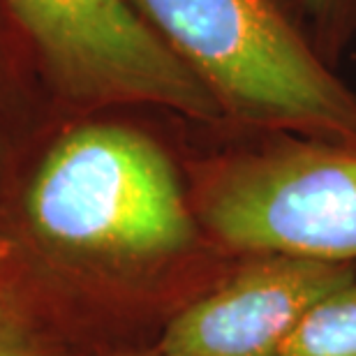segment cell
<instances>
[{
    "instance_id": "obj_1",
    "label": "cell",
    "mask_w": 356,
    "mask_h": 356,
    "mask_svg": "<svg viewBox=\"0 0 356 356\" xmlns=\"http://www.w3.org/2000/svg\"><path fill=\"white\" fill-rule=\"evenodd\" d=\"M26 211L99 312H153L162 329L238 259L204 232L165 146L123 123L63 134L33 178Z\"/></svg>"
},
{
    "instance_id": "obj_2",
    "label": "cell",
    "mask_w": 356,
    "mask_h": 356,
    "mask_svg": "<svg viewBox=\"0 0 356 356\" xmlns=\"http://www.w3.org/2000/svg\"><path fill=\"white\" fill-rule=\"evenodd\" d=\"M225 120L356 151V95L275 0H130Z\"/></svg>"
},
{
    "instance_id": "obj_3",
    "label": "cell",
    "mask_w": 356,
    "mask_h": 356,
    "mask_svg": "<svg viewBox=\"0 0 356 356\" xmlns=\"http://www.w3.org/2000/svg\"><path fill=\"white\" fill-rule=\"evenodd\" d=\"M190 199L234 257L289 254L356 264V151L268 134L197 167Z\"/></svg>"
},
{
    "instance_id": "obj_4",
    "label": "cell",
    "mask_w": 356,
    "mask_h": 356,
    "mask_svg": "<svg viewBox=\"0 0 356 356\" xmlns=\"http://www.w3.org/2000/svg\"><path fill=\"white\" fill-rule=\"evenodd\" d=\"M56 86L79 104H151L202 123L225 113L130 0H5Z\"/></svg>"
},
{
    "instance_id": "obj_5",
    "label": "cell",
    "mask_w": 356,
    "mask_h": 356,
    "mask_svg": "<svg viewBox=\"0 0 356 356\" xmlns=\"http://www.w3.org/2000/svg\"><path fill=\"white\" fill-rule=\"evenodd\" d=\"M356 280L352 261L245 254L155 340L162 356H280L317 301Z\"/></svg>"
},
{
    "instance_id": "obj_6",
    "label": "cell",
    "mask_w": 356,
    "mask_h": 356,
    "mask_svg": "<svg viewBox=\"0 0 356 356\" xmlns=\"http://www.w3.org/2000/svg\"><path fill=\"white\" fill-rule=\"evenodd\" d=\"M280 356H356V280L312 305Z\"/></svg>"
},
{
    "instance_id": "obj_7",
    "label": "cell",
    "mask_w": 356,
    "mask_h": 356,
    "mask_svg": "<svg viewBox=\"0 0 356 356\" xmlns=\"http://www.w3.org/2000/svg\"><path fill=\"white\" fill-rule=\"evenodd\" d=\"M0 356H60L47 340L33 336L19 319L0 308Z\"/></svg>"
},
{
    "instance_id": "obj_8",
    "label": "cell",
    "mask_w": 356,
    "mask_h": 356,
    "mask_svg": "<svg viewBox=\"0 0 356 356\" xmlns=\"http://www.w3.org/2000/svg\"><path fill=\"white\" fill-rule=\"evenodd\" d=\"M308 7L315 12L317 19H324V21H338L343 19L347 12L352 10L356 0H305Z\"/></svg>"
},
{
    "instance_id": "obj_9",
    "label": "cell",
    "mask_w": 356,
    "mask_h": 356,
    "mask_svg": "<svg viewBox=\"0 0 356 356\" xmlns=\"http://www.w3.org/2000/svg\"><path fill=\"white\" fill-rule=\"evenodd\" d=\"M92 356H162L155 345H120V347H104Z\"/></svg>"
}]
</instances>
